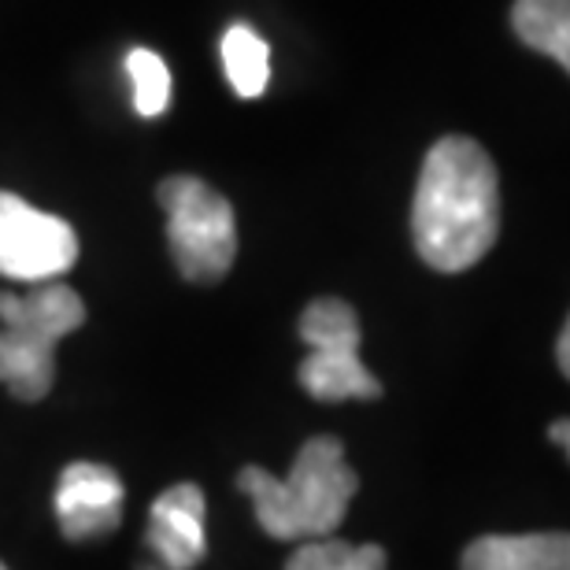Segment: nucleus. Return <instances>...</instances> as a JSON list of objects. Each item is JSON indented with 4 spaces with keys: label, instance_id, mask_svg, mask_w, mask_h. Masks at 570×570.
Segmentation results:
<instances>
[{
    "label": "nucleus",
    "instance_id": "ddd939ff",
    "mask_svg": "<svg viewBox=\"0 0 570 570\" xmlns=\"http://www.w3.org/2000/svg\"><path fill=\"white\" fill-rule=\"evenodd\" d=\"M127 71H130V82H134V108H138L145 119L164 116L167 105H170L167 63L159 60L153 49H134L127 56Z\"/></svg>",
    "mask_w": 570,
    "mask_h": 570
},
{
    "label": "nucleus",
    "instance_id": "f3484780",
    "mask_svg": "<svg viewBox=\"0 0 570 570\" xmlns=\"http://www.w3.org/2000/svg\"><path fill=\"white\" fill-rule=\"evenodd\" d=\"M0 570H8V567H4V563H0Z\"/></svg>",
    "mask_w": 570,
    "mask_h": 570
},
{
    "label": "nucleus",
    "instance_id": "f03ea898",
    "mask_svg": "<svg viewBox=\"0 0 570 570\" xmlns=\"http://www.w3.org/2000/svg\"><path fill=\"white\" fill-rule=\"evenodd\" d=\"M237 489L253 497L259 527L275 541H323L345 522L360 474L345 463V444L318 433L296 452L289 478L245 466Z\"/></svg>",
    "mask_w": 570,
    "mask_h": 570
},
{
    "label": "nucleus",
    "instance_id": "20e7f679",
    "mask_svg": "<svg viewBox=\"0 0 570 570\" xmlns=\"http://www.w3.org/2000/svg\"><path fill=\"white\" fill-rule=\"evenodd\" d=\"M159 208L167 212V242L181 278L208 285L234 267L237 223L223 193L204 178L175 175L159 181Z\"/></svg>",
    "mask_w": 570,
    "mask_h": 570
},
{
    "label": "nucleus",
    "instance_id": "f8f14e48",
    "mask_svg": "<svg viewBox=\"0 0 570 570\" xmlns=\"http://www.w3.org/2000/svg\"><path fill=\"white\" fill-rule=\"evenodd\" d=\"M385 549L379 544H352L337 538L323 541H304L293 552V560L285 563V570H385Z\"/></svg>",
    "mask_w": 570,
    "mask_h": 570
},
{
    "label": "nucleus",
    "instance_id": "4468645a",
    "mask_svg": "<svg viewBox=\"0 0 570 570\" xmlns=\"http://www.w3.org/2000/svg\"><path fill=\"white\" fill-rule=\"evenodd\" d=\"M567 345H570V330H560V348H556V360H560V371L570 374V356H567Z\"/></svg>",
    "mask_w": 570,
    "mask_h": 570
},
{
    "label": "nucleus",
    "instance_id": "2eb2a0df",
    "mask_svg": "<svg viewBox=\"0 0 570 570\" xmlns=\"http://www.w3.org/2000/svg\"><path fill=\"white\" fill-rule=\"evenodd\" d=\"M549 438H552V441H560V449L567 452V419H556L552 430H549Z\"/></svg>",
    "mask_w": 570,
    "mask_h": 570
},
{
    "label": "nucleus",
    "instance_id": "9d476101",
    "mask_svg": "<svg viewBox=\"0 0 570 570\" xmlns=\"http://www.w3.org/2000/svg\"><path fill=\"white\" fill-rule=\"evenodd\" d=\"M511 27L522 45L570 67V0H515Z\"/></svg>",
    "mask_w": 570,
    "mask_h": 570
},
{
    "label": "nucleus",
    "instance_id": "39448f33",
    "mask_svg": "<svg viewBox=\"0 0 570 570\" xmlns=\"http://www.w3.org/2000/svg\"><path fill=\"white\" fill-rule=\"evenodd\" d=\"M301 337L312 348L301 363V385L312 401L341 404V401H379L382 382L363 367L360 360V318L356 312L337 301L323 296L312 301L301 315Z\"/></svg>",
    "mask_w": 570,
    "mask_h": 570
},
{
    "label": "nucleus",
    "instance_id": "0eeeda50",
    "mask_svg": "<svg viewBox=\"0 0 570 570\" xmlns=\"http://www.w3.org/2000/svg\"><path fill=\"white\" fill-rule=\"evenodd\" d=\"M119 474L100 463H71L56 485V519L67 541H94L119 530L122 522Z\"/></svg>",
    "mask_w": 570,
    "mask_h": 570
},
{
    "label": "nucleus",
    "instance_id": "7ed1b4c3",
    "mask_svg": "<svg viewBox=\"0 0 570 570\" xmlns=\"http://www.w3.org/2000/svg\"><path fill=\"white\" fill-rule=\"evenodd\" d=\"M86 323L71 285L45 282L27 296L0 293V382L22 404L41 401L56 382V345Z\"/></svg>",
    "mask_w": 570,
    "mask_h": 570
},
{
    "label": "nucleus",
    "instance_id": "423d86ee",
    "mask_svg": "<svg viewBox=\"0 0 570 570\" xmlns=\"http://www.w3.org/2000/svg\"><path fill=\"white\" fill-rule=\"evenodd\" d=\"M75 259L78 234L71 223L0 189V275L45 285L67 275Z\"/></svg>",
    "mask_w": 570,
    "mask_h": 570
},
{
    "label": "nucleus",
    "instance_id": "9b49d317",
    "mask_svg": "<svg viewBox=\"0 0 570 570\" xmlns=\"http://www.w3.org/2000/svg\"><path fill=\"white\" fill-rule=\"evenodd\" d=\"M223 71L230 78V86L237 89V97H259L267 89L271 78V49L253 27L234 22L223 33Z\"/></svg>",
    "mask_w": 570,
    "mask_h": 570
},
{
    "label": "nucleus",
    "instance_id": "f257e3e1",
    "mask_svg": "<svg viewBox=\"0 0 570 570\" xmlns=\"http://www.w3.org/2000/svg\"><path fill=\"white\" fill-rule=\"evenodd\" d=\"M500 234V178L471 138H441L419 175L412 237L423 264L441 275L474 267Z\"/></svg>",
    "mask_w": 570,
    "mask_h": 570
},
{
    "label": "nucleus",
    "instance_id": "dca6fc26",
    "mask_svg": "<svg viewBox=\"0 0 570 570\" xmlns=\"http://www.w3.org/2000/svg\"><path fill=\"white\" fill-rule=\"evenodd\" d=\"M141 570H164V567H141Z\"/></svg>",
    "mask_w": 570,
    "mask_h": 570
},
{
    "label": "nucleus",
    "instance_id": "1a4fd4ad",
    "mask_svg": "<svg viewBox=\"0 0 570 570\" xmlns=\"http://www.w3.org/2000/svg\"><path fill=\"white\" fill-rule=\"evenodd\" d=\"M460 570H570L567 533H489L466 544Z\"/></svg>",
    "mask_w": 570,
    "mask_h": 570
},
{
    "label": "nucleus",
    "instance_id": "6e6552de",
    "mask_svg": "<svg viewBox=\"0 0 570 570\" xmlns=\"http://www.w3.org/2000/svg\"><path fill=\"white\" fill-rule=\"evenodd\" d=\"M204 515H208V504H204L200 485L193 482L170 485L167 493L156 497L153 522H148V549L159 556V567L193 570L204 560V552H208Z\"/></svg>",
    "mask_w": 570,
    "mask_h": 570
}]
</instances>
